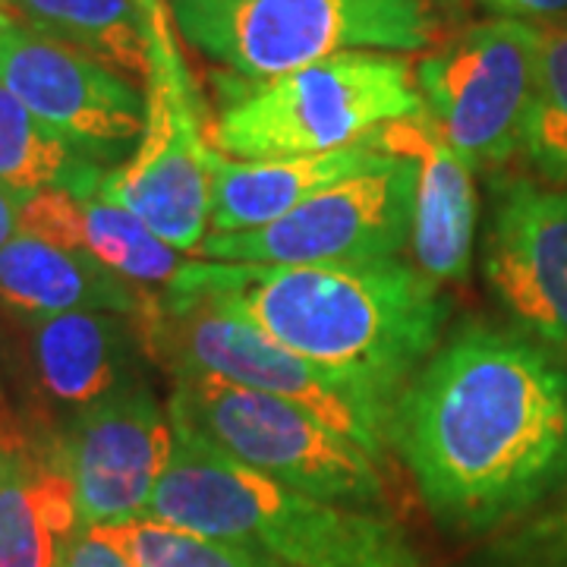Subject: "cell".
I'll return each instance as SVG.
<instances>
[{
  "mask_svg": "<svg viewBox=\"0 0 567 567\" xmlns=\"http://www.w3.org/2000/svg\"><path fill=\"white\" fill-rule=\"evenodd\" d=\"M524 152L548 181L567 186V25L539 29V70Z\"/></svg>",
  "mask_w": 567,
  "mask_h": 567,
  "instance_id": "603a6c76",
  "label": "cell"
},
{
  "mask_svg": "<svg viewBox=\"0 0 567 567\" xmlns=\"http://www.w3.org/2000/svg\"><path fill=\"white\" fill-rule=\"evenodd\" d=\"M20 347L17 363L25 388V416L58 429L85 406L140 379L145 341L140 319L117 312L10 316Z\"/></svg>",
  "mask_w": 567,
  "mask_h": 567,
  "instance_id": "4fadbf2b",
  "label": "cell"
},
{
  "mask_svg": "<svg viewBox=\"0 0 567 567\" xmlns=\"http://www.w3.org/2000/svg\"><path fill=\"white\" fill-rule=\"evenodd\" d=\"M0 82L85 158L117 167L145 130V92L102 61L0 17Z\"/></svg>",
  "mask_w": 567,
  "mask_h": 567,
  "instance_id": "8fae6325",
  "label": "cell"
},
{
  "mask_svg": "<svg viewBox=\"0 0 567 567\" xmlns=\"http://www.w3.org/2000/svg\"><path fill=\"white\" fill-rule=\"evenodd\" d=\"M382 158L385 152H379L372 142H360L328 155L268 158V162H237L212 148L208 227L212 234L259 230L265 224L290 215L309 196L322 193L324 186L347 181Z\"/></svg>",
  "mask_w": 567,
  "mask_h": 567,
  "instance_id": "ac0fdd59",
  "label": "cell"
},
{
  "mask_svg": "<svg viewBox=\"0 0 567 567\" xmlns=\"http://www.w3.org/2000/svg\"><path fill=\"white\" fill-rule=\"evenodd\" d=\"M183 41L246 82L344 51H420L435 39L425 0H167Z\"/></svg>",
  "mask_w": 567,
  "mask_h": 567,
  "instance_id": "5b68a950",
  "label": "cell"
},
{
  "mask_svg": "<svg viewBox=\"0 0 567 567\" xmlns=\"http://www.w3.org/2000/svg\"><path fill=\"white\" fill-rule=\"evenodd\" d=\"M365 142L413 164V265L435 284L466 281L476 237L473 167L425 111L385 123Z\"/></svg>",
  "mask_w": 567,
  "mask_h": 567,
  "instance_id": "2e32d148",
  "label": "cell"
},
{
  "mask_svg": "<svg viewBox=\"0 0 567 567\" xmlns=\"http://www.w3.org/2000/svg\"><path fill=\"white\" fill-rule=\"evenodd\" d=\"M483 271L533 338L567 350V186H495Z\"/></svg>",
  "mask_w": 567,
  "mask_h": 567,
  "instance_id": "5bb4252c",
  "label": "cell"
},
{
  "mask_svg": "<svg viewBox=\"0 0 567 567\" xmlns=\"http://www.w3.org/2000/svg\"><path fill=\"white\" fill-rule=\"evenodd\" d=\"M158 293L80 249L17 234L0 246V309L10 316L117 312L142 319Z\"/></svg>",
  "mask_w": 567,
  "mask_h": 567,
  "instance_id": "e0dca14e",
  "label": "cell"
},
{
  "mask_svg": "<svg viewBox=\"0 0 567 567\" xmlns=\"http://www.w3.org/2000/svg\"><path fill=\"white\" fill-rule=\"evenodd\" d=\"M155 0H13V20L102 61L123 80H152Z\"/></svg>",
  "mask_w": 567,
  "mask_h": 567,
  "instance_id": "ffe728a7",
  "label": "cell"
},
{
  "mask_svg": "<svg viewBox=\"0 0 567 567\" xmlns=\"http://www.w3.org/2000/svg\"><path fill=\"white\" fill-rule=\"evenodd\" d=\"M174 435L145 517L256 548L284 567H416L385 520L284 486L186 425Z\"/></svg>",
  "mask_w": 567,
  "mask_h": 567,
  "instance_id": "3957f363",
  "label": "cell"
},
{
  "mask_svg": "<svg viewBox=\"0 0 567 567\" xmlns=\"http://www.w3.org/2000/svg\"><path fill=\"white\" fill-rule=\"evenodd\" d=\"M17 234H20V199L0 186V246L10 244Z\"/></svg>",
  "mask_w": 567,
  "mask_h": 567,
  "instance_id": "484cf974",
  "label": "cell"
},
{
  "mask_svg": "<svg viewBox=\"0 0 567 567\" xmlns=\"http://www.w3.org/2000/svg\"><path fill=\"white\" fill-rule=\"evenodd\" d=\"M212 145L199 126V99L174 44L167 0L152 3V80L145 85V130L133 155L107 171V203L133 212L158 240L196 252L208 230Z\"/></svg>",
  "mask_w": 567,
  "mask_h": 567,
  "instance_id": "ba28073f",
  "label": "cell"
},
{
  "mask_svg": "<svg viewBox=\"0 0 567 567\" xmlns=\"http://www.w3.org/2000/svg\"><path fill=\"white\" fill-rule=\"evenodd\" d=\"M20 234L80 249L142 287H164L183 265L177 249L158 240L133 212L104 196L39 193L20 205Z\"/></svg>",
  "mask_w": 567,
  "mask_h": 567,
  "instance_id": "d6986e66",
  "label": "cell"
},
{
  "mask_svg": "<svg viewBox=\"0 0 567 567\" xmlns=\"http://www.w3.org/2000/svg\"><path fill=\"white\" fill-rule=\"evenodd\" d=\"M388 442L442 524H507L567 483V360L539 338L470 324L406 382Z\"/></svg>",
  "mask_w": 567,
  "mask_h": 567,
  "instance_id": "6da1fadb",
  "label": "cell"
},
{
  "mask_svg": "<svg viewBox=\"0 0 567 567\" xmlns=\"http://www.w3.org/2000/svg\"><path fill=\"white\" fill-rule=\"evenodd\" d=\"M0 17H13V0H0Z\"/></svg>",
  "mask_w": 567,
  "mask_h": 567,
  "instance_id": "4316f807",
  "label": "cell"
},
{
  "mask_svg": "<svg viewBox=\"0 0 567 567\" xmlns=\"http://www.w3.org/2000/svg\"><path fill=\"white\" fill-rule=\"evenodd\" d=\"M133 567H284L256 548L224 543L155 517H136L107 527H89Z\"/></svg>",
  "mask_w": 567,
  "mask_h": 567,
  "instance_id": "7402d4cb",
  "label": "cell"
},
{
  "mask_svg": "<svg viewBox=\"0 0 567 567\" xmlns=\"http://www.w3.org/2000/svg\"><path fill=\"white\" fill-rule=\"evenodd\" d=\"M483 7L505 20H555L567 17V0H483Z\"/></svg>",
  "mask_w": 567,
  "mask_h": 567,
  "instance_id": "d4e9b609",
  "label": "cell"
},
{
  "mask_svg": "<svg viewBox=\"0 0 567 567\" xmlns=\"http://www.w3.org/2000/svg\"><path fill=\"white\" fill-rule=\"evenodd\" d=\"M171 423L199 432L249 470L334 505L372 507L382 476L372 454L306 406L240 388L215 375H181Z\"/></svg>",
  "mask_w": 567,
  "mask_h": 567,
  "instance_id": "52a82bcc",
  "label": "cell"
},
{
  "mask_svg": "<svg viewBox=\"0 0 567 567\" xmlns=\"http://www.w3.org/2000/svg\"><path fill=\"white\" fill-rule=\"evenodd\" d=\"M413 164L388 155L341 183L324 186L290 215L240 234H205L208 262L331 265L398 259L413 230Z\"/></svg>",
  "mask_w": 567,
  "mask_h": 567,
  "instance_id": "30bf717a",
  "label": "cell"
},
{
  "mask_svg": "<svg viewBox=\"0 0 567 567\" xmlns=\"http://www.w3.org/2000/svg\"><path fill=\"white\" fill-rule=\"evenodd\" d=\"M80 527L145 517L174 454V423L145 379H133L54 429Z\"/></svg>",
  "mask_w": 567,
  "mask_h": 567,
  "instance_id": "7c38bea8",
  "label": "cell"
},
{
  "mask_svg": "<svg viewBox=\"0 0 567 567\" xmlns=\"http://www.w3.org/2000/svg\"><path fill=\"white\" fill-rule=\"evenodd\" d=\"M80 529L54 429L0 401V567H63Z\"/></svg>",
  "mask_w": 567,
  "mask_h": 567,
  "instance_id": "9a60e30c",
  "label": "cell"
},
{
  "mask_svg": "<svg viewBox=\"0 0 567 567\" xmlns=\"http://www.w3.org/2000/svg\"><path fill=\"white\" fill-rule=\"evenodd\" d=\"M423 111L406 58L344 51L275 80H244L208 123L205 140L237 162L306 158L360 145L385 123Z\"/></svg>",
  "mask_w": 567,
  "mask_h": 567,
  "instance_id": "277c9868",
  "label": "cell"
},
{
  "mask_svg": "<svg viewBox=\"0 0 567 567\" xmlns=\"http://www.w3.org/2000/svg\"><path fill=\"white\" fill-rule=\"evenodd\" d=\"M63 567H133L114 546L99 539L92 529H80L76 539L70 543Z\"/></svg>",
  "mask_w": 567,
  "mask_h": 567,
  "instance_id": "cb8c5ba5",
  "label": "cell"
},
{
  "mask_svg": "<svg viewBox=\"0 0 567 567\" xmlns=\"http://www.w3.org/2000/svg\"><path fill=\"white\" fill-rule=\"evenodd\" d=\"M111 167L85 158L0 82V186L20 205L39 193L99 196Z\"/></svg>",
  "mask_w": 567,
  "mask_h": 567,
  "instance_id": "44dd1931",
  "label": "cell"
},
{
  "mask_svg": "<svg viewBox=\"0 0 567 567\" xmlns=\"http://www.w3.org/2000/svg\"><path fill=\"white\" fill-rule=\"evenodd\" d=\"M539 70V29L488 20L416 63L425 114L470 167L511 162L527 136Z\"/></svg>",
  "mask_w": 567,
  "mask_h": 567,
  "instance_id": "9c48e42d",
  "label": "cell"
},
{
  "mask_svg": "<svg viewBox=\"0 0 567 567\" xmlns=\"http://www.w3.org/2000/svg\"><path fill=\"white\" fill-rule=\"evenodd\" d=\"M164 306H212L271 341L398 404L435 353L447 306L439 284L401 259L331 265L183 262Z\"/></svg>",
  "mask_w": 567,
  "mask_h": 567,
  "instance_id": "7a4b0ae2",
  "label": "cell"
},
{
  "mask_svg": "<svg viewBox=\"0 0 567 567\" xmlns=\"http://www.w3.org/2000/svg\"><path fill=\"white\" fill-rule=\"evenodd\" d=\"M140 328L145 353L174 379L215 375L306 406L369 454L388 445L394 413L388 398L287 350L240 316L212 306H164L155 297Z\"/></svg>",
  "mask_w": 567,
  "mask_h": 567,
  "instance_id": "8992f818",
  "label": "cell"
}]
</instances>
